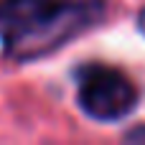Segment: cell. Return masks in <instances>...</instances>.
Returning a JSON list of instances; mask_svg holds the SVG:
<instances>
[{
  "instance_id": "6da1fadb",
  "label": "cell",
  "mask_w": 145,
  "mask_h": 145,
  "mask_svg": "<svg viewBox=\"0 0 145 145\" xmlns=\"http://www.w3.org/2000/svg\"><path fill=\"white\" fill-rule=\"evenodd\" d=\"M105 0H3L0 43L15 61L48 56L105 18Z\"/></svg>"
},
{
  "instance_id": "7a4b0ae2",
  "label": "cell",
  "mask_w": 145,
  "mask_h": 145,
  "mask_svg": "<svg viewBox=\"0 0 145 145\" xmlns=\"http://www.w3.org/2000/svg\"><path fill=\"white\" fill-rule=\"evenodd\" d=\"M76 102L92 120L115 122L135 110L138 89L120 69L105 64H89L79 71Z\"/></svg>"
},
{
  "instance_id": "3957f363",
  "label": "cell",
  "mask_w": 145,
  "mask_h": 145,
  "mask_svg": "<svg viewBox=\"0 0 145 145\" xmlns=\"http://www.w3.org/2000/svg\"><path fill=\"white\" fill-rule=\"evenodd\" d=\"M138 25H140V31L145 33V8L140 10V15H138Z\"/></svg>"
}]
</instances>
